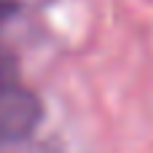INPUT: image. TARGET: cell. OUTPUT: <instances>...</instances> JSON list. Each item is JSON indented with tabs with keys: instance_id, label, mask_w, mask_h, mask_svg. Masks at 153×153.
I'll return each mask as SVG.
<instances>
[{
	"instance_id": "3",
	"label": "cell",
	"mask_w": 153,
	"mask_h": 153,
	"mask_svg": "<svg viewBox=\"0 0 153 153\" xmlns=\"http://www.w3.org/2000/svg\"><path fill=\"white\" fill-rule=\"evenodd\" d=\"M16 11H19V5H16L13 0H0V27H3L11 16H16Z\"/></svg>"
},
{
	"instance_id": "1",
	"label": "cell",
	"mask_w": 153,
	"mask_h": 153,
	"mask_svg": "<svg viewBox=\"0 0 153 153\" xmlns=\"http://www.w3.org/2000/svg\"><path fill=\"white\" fill-rule=\"evenodd\" d=\"M43 118L40 100L19 86H3L0 89V145L22 143L27 140L35 126Z\"/></svg>"
},
{
	"instance_id": "2",
	"label": "cell",
	"mask_w": 153,
	"mask_h": 153,
	"mask_svg": "<svg viewBox=\"0 0 153 153\" xmlns=\"http://www.w3.org/2000/svg\"><path fill=\"white\" fill-rule=\"evenodd\" d=\"M16 81V59L0 48V89L3 86H11Z\"/></svg>"
}]
</instances>
